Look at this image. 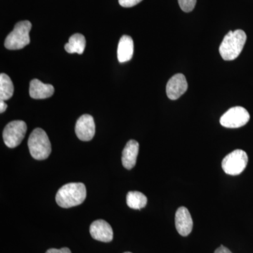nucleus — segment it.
I'll return each instance as SVG.
<instances>
[{"label": "nucleus", "mask_w": 253, "mask_h": 253, "mask_svg": "<svg viewBox=\"0 0 253 253\" xmlns=\"http://www.w3.org/2000/svg\"><path fill=\"white\" fill-rule=\"evenodd\" d=\"M86 190L83 183H69L65 184L58 191L56 204L60 207L69 208L79 206L86 199Z\"/></svg>", "instance_id": "f257e3e1"}, {"label": "nucleus", "mask_w": 253, "mask_h": 253, "mask_svg": "<svg viewBox=\"0 0 253 253\" xmlns=\"http://www.w3.org/2000/svg\"><path fill=\"white\" fill-rule=\"evenodd\" d=\"M247 36L242 30L229 31L219 46V54L225 61H233L241 54L246 44Z\"/></svg>", "instance_id": "f03ea898"}, {"label": "nucleus", "mask_w": 253, "mask_h": 253, "mask_svg": "<svg viewBox=\"0 0 253 253\" xmlns=\"http://www.w3.org/2000/svg\"><path fill=\"white\" fill-rule=\"evenodd\" d=\"M30 154L38 161L45 160L51 152V143L47 134L41 128H36L29 136L28 141Z\"/></svg>", "instance_id": "7ed1b4c3"}, {"label": "nucleus", "mask_w": 253, "mask_h": 253, "mask_svg": "<svg viewBox=\"0 0 253 253\" xmlns=\"http://www.w3.org/2000/svg\"><path fill=\"white\" fill-rule=\"evenodd\" d=\"M32 24L30 21H23L16 23L14 30L8 35L4 42V46L10 50L21 49L29 44V33Z\"/></svg>", "instance_id": "20e7f679"}, {"label": "nucleus", "mask_w": 253, "mask_h": 253, "mask_svg": "<svg viewBox=\"0 0 253 253\" xmlns=\"http://www.w3.org/2000/svg\"><path fill=\"white\" fill-rule=\"evenodd\" d=\"M249 162V157L244 151L235 150L224 157L221 167L226 174L229 175H239L244 172Z\"/></svg>", "instance_id": "39448f33"}, {"label": "nucleus", "mask_w": 253, "mask_h": 253, "mask_svg": "<svg viewBox=\"0 0 253 253\" xmlns=\"http://www.w3.org/2000/svg\"><path fill=\"white\" fill-rule=\"evenodd\" d=\"M27 131V126L24 121H14L5 126L3 139L9 148H16L22 142Z\"/></svg>", "instance_id": "423d86ee"}, {"label": "nucleus", "mask_w": 253, "mask_h": 253, "mask_svg": "<svg viewBox=\"0 0 253 253\" xmlns=\"http://www.w3.org/2000/svg\"><path fill=\"white\" fill-rule=\"evenodd\" d=\"M250 121L247 110L241 106L231 108L220 118V124L226 128H239L246 126Z\"/></svg>", "instance_id": "0eeeda50"}, {"label": "nucleus", "mask_w": 253, "mask_h": 253, "mask_svg": "<svg viewBox=\"0 0 253 253\" xmlns=\"http://www.w3.org/2000/svg\"><path fill=\"white\" fill-rule=\"evenodd\" d=\"M76 133L78 139L82 141L91 140L95 134V123L92 116L84 114L80 117L76 123Z\"/></svg>", "instance_id": "6e6552de"}, {"label": "nucleus", "mask_w": 253, "mask_h": 253, "mask_svg": "<svg viewBox=\"0 0 253 253\" xmlns=\"http://www.w3.org/2000/svg\"><path fill=\"white\" fill-rule=\"evenodd\" d=\"M188 89V83L186 77L181 73L174 75L168 81L166 86V93L168 98L176 100L186 92Z\"/></svg>", "instance_id": "1a4fd4ad"}, {"label": "nucleus", "mask_w": 253, "mask_h": 253, "mask_svg": "<svg viewBox=\"0 0 253 253\" xmlns=\"http://www.w3.org/2000/svg\"><path fill=\"white\" fill-rule=\"evenodd\" d=\"M89 232L91 237L101 242H111L113 239L112 227L103 219H98L91 224Z\"/></svg>", "instance_id": "9d476101"}, {"label": "nucleus", "mask_w": 253, "mask_h": 253, "mask_svg": "<svg viewBox=\"0 0 253 253\" xmlns=\"http://www.w3.org/2000/svg\"><path fill=\"white\" fill-rule=\"evenodd\" d=\"M192 217L187 208H178L175 214V226L178 233L182 236H187L193 229Z\"/></svg>", "instance_id": "9b49d317"}, {"label": "nucleus", "mask_w": 253, "mask_h": 253, "mask_svg": "<svg viewBox=\"0 0 253 253\" xmlns=\"http://www.w3.org/2000/svg\"><path fill=\"white\" fill-rule=\"evenodd\" d=\"M29 93L33 99H47L54 94V88L51 84H44L39 80L34 79L30 83Z\"/></svg>", "instance_id": "f8f14e48"}, {"label": "nucleus", "mask_w": 253, "mask_h": 253, "mask_svg": "<svg viewBox=\"0 0 253 253\" xmlns=\"http://www.w3.org/2000/svg\"><path fill=\"white\" fill-rule=\"evenodd\" d=\"M139 144L135 140H129L126 143L122 155V163L124 168L131 169L135 166L139 154Z\"/></svg>", "instance_id": "ddd939ff"}, {"label": "nucleus", "mask_w": 253, "mask_h": 253, "mask_svg": "<svg viewBox=\"0 0 253 253\" xmlns=\"http://www.w3.org/2000/svg\"><path fill=\"white\" fill-rule=\"evenodd\" d=\"M134 54V42L129 36H123L120 40L118 46V59L120 63L129 61Z\"/></svg>", "instance_id": "4468645a"}, {"label": "nucleus", "mask_w": 253, "mask_h": 253, "mask_svg": "<svg viewBox=\"0 0 253 253\" xmlns=\"http://www.w3.org/2000/svg\"><path fill=\"white\" fill-rule=\"evenodd\" d=\"M86 46V40L83 35L76 33L69 38V41L65 44V49L70 54L77 53L83 54Z\"/></svg>", "instance_id": "2eb2a0df"}, {"label": "nucleus", "mask_w": 253, "mask_h": 253, "mask_svg": "<svg viewBox=\"0 0 253 253\" xmlns=\"http://www.w3.org/2000/svg\"><path fill=\"white\" fill-rule=\"evenodd\" d=\"M14 87L9 76L5 73L0 75V100H9L14 94Z\"/></svg>", "instance_id": "dca6fc26"}, {"label": "nucleus", "mask_w": 253, "mask_h": 253, "mask_svg": "<svg viewBox=\"0 0 253 253\" xmlns=\"http://www.w3.org/2000/svg\"><path fill=\"white\" fill-rule=\"evenodd\" d=\"M126 204L131 209L141 210L147 204V198L139 191H129L126 195Z\"/></svg>", "instance_id": "f3484780"}, {"label": "nucleus", "mask_w": 253, "mask_h": 253, "mask_svg": "<svg viewBox=\"0 0 253 253\" xmlns=\"http://www.w3.org/2000/svg\"><path fill=\"white\" fill-rule=\"evenodd\" d=\"M178 1L181 10L186 13L192 11L196 4V0H178Z\"/></svg>", "instance_id": "a211bd4d"}, {"label": "nucleus", "mask_w": 253, "mask_h": 253, "mask_svg": "<svg viewBox=\"0 0 253 253\" xmlns=\"http://www.w3.org/2000/svg\"><path fill=\"white\" fill-rule=\"evenodd\" d=\"M119 4L123 7H132L135 5L140 3L142 0H118Z\"/></svg>", "instance_id": "6ab92c4d"}, {"label": "nucleus", "mask_w": 253, "mask_h": 253, "mask_svg": "<svg viewBox=\"0 0 253 253\" xmlns=\"http://www.w3.org/2000/svg\"><path fill=\"white\" fill-rule=\"evenodd\" d=\"M46 253H71V251L68 248H63L61 249H51L48 250Z\"/></svg>", "instance_id": "aec40b11"}, {"label": "nucleus", "mask_w": 253, "mask_h": 253, "mask_svg": "<svg viewBox=\"0 0 253 253\" xmlns=\"http://www.w3.org/2000/svg\"><path fill=\"white\" fill-rule=\"evenodd\" d=\"M214 253H232L231 252L230 250L226 248L225 246H219L218 249H216V251H214Z\"/></svg>", "instance_id": "412c9836"}, {"label": "nucleus", "mask_w": 253, "mask_h": 253, "mask_svg": "<svg viewBox=\"0 0 253 253\" xmlns=\"http://www.w3.org/2000/svg\"><path fill=\"white\" fill-rule=\"evenodd\" d=\"M6 109H7V105L5 104L4 101L1 100V101H0V113H4Z\"/></svg>", "instance_id": "4be33fe9"}, {"label": "nucleus", "mask_w": 253, "mask_h": 253, "mask_svg": "<svg viewBox=\"0 0 253 253\" xmlns=\"http://www.w3.org/2000/svg\"><path fill=\"white\" fill-rule=\"evenodd\" d=\"M129 253V252H126V253Z\"/></svg>", "instance_id": "5701e85b"}]
</instances>
